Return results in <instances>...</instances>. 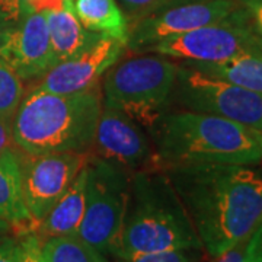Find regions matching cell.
Segmentation results:
<instances>
[{
	"label": "cell",
	"instance_id": "cell-1",
	"mask_svg": "<svg viewBox=\"0 0 262 262\" xmlns=\"http://www.w3.org/2000/svg\"><path fill=\"white\" fill-rule=\"evenodd\" d=\"M166 172L213 258L245 244L262 222V177L251 165H191Z\"/></svg>",
	"mask_w": 262,
	"mask_h": 262
},
{
	"label": "cell",
	"instance_id": "cell-2",
	"mask_svg": "<svg viewBox=\"0 0 262 262\" xmlns=\"http://www.w3.org/2000/svg\"><path fill=\"white\" fill-rule=\"evenodd\" d=\"M151 134L159 169L262 162L261 131L210 114H163Z\"/></svg>",
	"mask_w": 262,
	"mask_h": 262
},
{
	"label": "cell",
	"instance_id": "cell-3",
	"mask_svg": "<svg viewBox=\"0 0 262 262\" xmlns=\"http://www.w3.org/2000/svg\"><path fill=\"white\" fill-rule=\"evenodd\" d=\"M173 249H203L185 207L165 170L134 172L125 220L111 255L125 259Z\"/></svg>",
	"mask_w": 262,
	"mask_h": 262
},
{
	"label": "cell",
	"instance_id": "cell-4",
	"mask_svg": "<svg viewBox=\"0 0 262 262\" xmlns=\"http://www.w3.org/2000/svg\"><path fill=\"white\" fill-rule=\"evenodd\" d=\"M102 110V89L51 94L32 88L12 118L15 146L28 155L89 151Z\"/></svg>",
	"mask_w": 262,
	"mask_h": 262
},
{
	"label": "cell",
	"instance_id": "cell-5",
	"mask_svg": "<svg viewBox=\"0 0 262 262\" xmlns=\"http://www.w3.org/2000/svg\"><path fill=\"white\" fill-rule=\"evenodd\" d=\"M178 70V63L160 54L117 61L103 76L102 99L118 106L141 127L151 130L166 114Z\"/></svg>",
	"mask_w": 262,
	"mask_h": 262
},
{
	"label": "cell",
	"instance_id": "cell-6",
	"mask_svg": "<svg viewBox=\"0 0 262 262\" xmlns=\"http://www.w3.org/2000/svg\"><path fill=\"white\" fill-rule=\"evenodd\" d=\"M131 173L91 155L88 162L86 206L77 234L96 251L113 253L130 200Z\"/></svg>",
	"mask_w": 262,
	"mask_h": 262
},
{
	"label": "cell",
	"instance_id": "cell-7",
	"mask_svg": "<svg viewBox=\"0 0 262 262\" xmlns=\"http://www.w3.org/2000/svg\"><path fill=\"white\" fill-rule=\"evenodd\" d=\"M259 50L244 5L230 18L162 39L146 53L195 63H220L246 51Z\"/></svg>",
	"mask_w": 262,
	"mask_h": 262
},
{
	"label": "cell",
	"instance_id": "cell-8",
	"mask_svg": "<svg viewBox=\"0 0 262 262\" xmlns=\"http://www.w3.org/2000/svg\"><path fill=\"white\" fill-rule=\"evenodd\" d=\"M173 96L187 111L222 117L262 133V95L179 64Z\"/></svg>",
	"mask_w": 262,
	"mask_h": 262
},
{
	"label": "cell",
	"instance_id": "cell-9",
	"mask_svg": "<svg viewBox=\"0 0 262 262\" xmlns=\"http://www.w3.org/2000/svg\"><path fill=\"white\" fill-rule=\"evenodd\" d=\"M242 8L239 0H189L162 3L134 20L128 29L127 48L146 53L162 39L219 24Z\"/></svg>",
	"mask_w": 262,
	"mask_h": 262
},
{
	"label": "cell",
	"instance_id": "cell-10",
	"mask_svg": "<svg viewBox=\"0 0 262 262\" xmlns=\"http://www.w3.org/2000/svg\"><path fill=\"white\" fill-rule=\"evenodd\" d=\"M89 159V151L28 155L19 150L24 200L35 226L44 220Z\"/></svg>",
	"mask_w": 262,
	"mask_h": 262
},
{
	"label": "cell",
	"instance_id": "cell-11",
	"mask_svg": "<svg viewBox=\"0 0 262 262\" xmlns=\"http://www.w3.org/2000/svg\"><path fill=\"white\" fill-rule=\"evenodd\" d=\"M89 153L125 169L131 175L139 170L159 169L155 146L143 127L103 99Z\"/></svg>",
	"mask_w": 262,
	"mask_h": 262
},
{
	"label": "cell",
	"instance_id": "cell-12",
	"mask_svg": "<svg viewBox=\"0 0 262 262\" xmlns=\"http://www.w3.org/2000/svg\"><path fill=\"white\" fill-rule=\"evenodd\" d=\"M127 50L120 39L99 35L76 56L54 64L39 79L37 88L51 94L69 95L91 91Z\"/></svg>",
	"mask_w": 262,
	"mask_h": 262
},
{
	"label": "cell",
	"instance_id": "cell-13",
	"mask_svg": "<svg viewBox=\"0 0 262 262\" xmlns=\"http://www.w3.org/2000/svg\"><path fill=\"white\" fill-rule=\"evenodd\" d=\"M25 82L37 80L56 64L46 12H29L12 29L3 57Z\"/></svg>",
	"mask_w": 262,
	"mask_h": 262
},
{
	"label": "cell",
	"instance_id": "cell-14",
	"mask_svg": "<svg viewBox=\"0 0 262 262\" xmlns=\"http://www.w3.org/2000/svg\"><path fill=\"white\" fill-rule=\"evenodd\" d=\"M0 217L12 225L15 236L37 229L24 200L18 149L0 155Z\"/></svg>",
	"mask_w": 262,
	"mask_h": 262
},
{
	"label": "cell",
	"instance_id": "cell-15",
	"mask_svg": "<svg viewBox=\"0 0 262 262\" xmlns=\"http://www.w3.org/2000/svg\"><path fill=\"white\" fill-rule=\"evenodd\" d=\"M86 181L88 165L79 172L61 198L37 226L35 233L41 241L53 236L77 234L86 206Z\"/></svg>",
	"mask_w": 262,
	"mask_h": 262
},
{
	"label": "cell",
	"instance_id": "cell-16",
	"mask_svg": "<svg viewBox=\"0 0 262 262\" xmlns=\"http://www.w3.org/2000/svg\"><path fill=\"white\" fill-rule=\"evenodd\" d=\"M70 8L82 27L95 34L115 38L127 44L128 19L124 16L115 0H69Z\"/></svg>",
	"mask_w": 262,
	"mask_h": 262
},
{
	"label": "cell",
	"instance_id": "cell-17",
	"mask_svg": "<svg viewBox=\"0 0 262 262\" xmlns=\"http://www.w3.org/2000/svg\"><path fill=\"white\" fill-rule=\"evenodd\" d=\"M184 64L198 72L229 83L241 86L251 92L262 95V51L252 50L232 57L220 63H195L184 61Z\"/></svg>",
	"mask_w": 262,
	"mask_h": 262
},
{
	"label": "cell",
	"instance_id": "cell-18",
	"mask_svg": "<svg viewBox=\"0 0 262 262\" xmlns=\"http://www.w3.org/2000/svg\"><path fill=\"white\" fill-rule=\"evenodd\" d=\"M47 27L56 64L76 56L99 37V34L83 28L67 6L60 10L47 12Z\"/></svg>",
	"mask_w": 262,
	"mask_h": 262
},
{
	"label": "cell",
	"instance_id": "cell-19",
	"mask_svg": "<svg viewBox=\"0 0 262 262\" xmlns=\"http://www.w3.org/2000/svg\"><path fill=\"white\" fill-rule=\"evenodd\" d=\"M41 252L47 262H108L105 255L79 236H53L41 241Z\"/></svg>",
	"mask_w": 262,
	"mask_h": 262
},
{
	"label": "cell",
	"instance_id": "cell-20",
	"mask_svg": "<svg viewBox=\"0 0 262 262\" xmlns=\"http://www.w3.org/2000/svg\"><path fill=\"white\" fill-rule=\"evenodd\" d=\"M24 95V80L13 67L0 57V117L12 120Z\"/></svg>",
	"mask_w": 262,
	"mask_h": 262
},
{
	"label": "cell",
	"instance_id": "cell-21",
	"mask_svg": "<svg viewBox=\"0 0 262 262\" xmlns=\"http://www.w3.org/2000/svg\"><path fill=\"white\" fill-rule=\"evenodd\" d=\"M201 249H173L163 252L143 253L133 258L118 259V262H198Z\"/></svg>",
	"mask_w": 262,
	"mask_h": 262
},
{
	"label": "cell",
	"instance_id": "cell-22",
	"mask_svg": "<svg viewBox=\"0 0 262 262\" xmlns=\"http://www.w3.org/2000/svg\"><path fill=\"white\" fill-rule=\"evenodd\" d=\"M22 246V262H47L41 252V239L35 232L19 236Z\"/></svg>",
	"mask_w": 262,
	"mask_h": 262
},
{
	"label": "cell",
	"instance_id": "cell-23",
	"mask_svg": "<svg viewBox=\"0 0 262 262\" xmlns=\"http://www.w3.org/2000/svg\"><path fill=\"white\" fill-rule=\"evenodd\" d=\"M0 262H22L19 236H6L0 241Z\"/></svg>",
	"mask_w": 262,
	"mask_h": 262
},
{
	"label": "cell",
	"instance_id": "cell-24",
	"mask_svg": "<svg viewBox=\"0 0 262 262\" xmlns=\"http://www.w3.org/2000/svg\"><path fill=\"white\" fill-rule=\"evenodd\" d=\"M251 16L253 34L256 37L259 50L262 51V0H239Z\"/></svg>",
	"mask_w": 262,
	"mask_h": 262
},
{
	"label": "cell",
	"instance_id": "cell-25",
	"mask_svg": "<svg viewBox=\"0 0 262 262\" xmlns=\"http://www.w3.org/2000/svg\"><path fill=\"white\" fill-rule=\"evenodd\" d=\"M245 261L262 262V222L245 244Z\"/></svg>",
	"mask_w": 262,
	"mask_h": 262
},
{
	"label": "cell",
	"instance_id": "cell-26",
	"mask_svg": "<svg viewBox=\"0 0 262 262\" xmlns=\"http://www.w3.org/2000/svg\"><path fill=\"white\" fill-rule=\"evenodd\" d=\"M13 149H16V146L12 133V120L0 117V155Z\"/></svg>",
	"mask_w": 262,
	"mask_h": 262
},
{
	"label": "cell",
	"instance_id": "cell-27",
	"mask_svg": "<svg viewBox=\"0 0 262 262\" xmlns=\"http://www.w3.org/2000/svg\"><path fill=\"white\" fill-rule=\"evenodd\" d=\"M122 5L127 9L133 10V12H139V18L143 13H147L151 9H155L156 6H159L162 3L168 2V0H121Z\"/></svg>",
	"mask_w": 262,
	"mask_h": 262
},
{
	"label": "cell",
	"instance_id": "cell-28",
	"mask_svg": "<svg viewBox=\"0 0 262 262\" xmlns=\"http://www.w3.org/2000/svg\"><path fill=\"white\" fill-rule=\"evenodd\" d=\"M66 0H32L29 5L31 12H53L64 8Z\"/></svg>",
	"mask_w": 262,
	"mask_h": 262
},
{
	"label": "cell",
	"instance_id": "cell-29",
	"mask_svg": "<svg viewBox=\"0 0 262 262\" xmlns=\"http://www.w3.org/2000/svg\"><path fill=\"white\" fill-rule=\"evenodd\" d=\"M245 244L239 245V246L227 251L223 255L217 256V261L215 262H246L245 261Z\"/></svg>",
	"mask_w": 262,
	"mask_h": 262
},
{
	"label": "cell",
	"instance_id": "cell-30",
	"mask_svg": "<svg viewBox=\"0 0 262 262\" xmlns=\"http://www.w3.org/2000/svg\"><path fill=\"white\" fill-rule=\"evenodd\" d=\"M12 29L13 28L10 27L9 24L0 16V57H3V51H5V47L8 44V39H9Z\"/></svg>",
	"mask_w": 262,
	"mask_h": 262
},
{
	"label": "cell",
	"instance_id": "cell-31",
	"mask_svg": "<svg viewBox=\"0 0 262 262\" xmlns=\"http://www.w3.org/2000/svg\"><path fill=\"white\" fill-rule=\"evenodd\" d=\"M13 232V227L10 225L9 222H6L5 219L0 217V241L6 236H9L10 233Z\"/></svg>",
	"mask_w": 262,
	"mask_h": 262
},
{
	"label": "cell",
	"instance_id": "cell-32",
	"mask_svg": "<svg viewBox=\"0 0 262 262\" xmlns=\"http://www.w3.org/2000/svg\"><path fill=\"white\" fill-rule=\"evenodd\" d=\"M15 2H16L19 6L22 8V10L25 12V15L31 12V10H29V5H31V2H32V0H15Z\"/></svg>",
	"mask_w": 262,
	"mask_h": 262
},
{
	"label": "cell",
	"instance_id": "cell-33",
	"mask_svg": "<svg viewBox=\"0 0 262 262\" xmlns=\"http://www.w3.org/2000/svg\"><path fill=\"white\" fill-rule=\"evenodd\" d=\"M66 2H69V0H66Z\"/></svg>",
	"mask_w": 262,
	"mask_h": 262
}]
</instances>
